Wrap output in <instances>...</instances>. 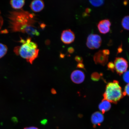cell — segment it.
Wrapping results in <instances>:
<instances>
[{
    "label": "cell",
    "instance_id": "obj_1",
    "mask_svg": "<svg viewBox=\"0 0 129 129\" xmlns=\"http://www.w3.org/2000/svg\"><path fill=\"white\" fill-rule=\"evenodd\" d=\"M20 42L22 45L14 48V51L17 55L26 59L31 64L38 56L39 49L36 43L31 41V38H28L26 40L21 38Z\"/></svg>",
    "mask_w": 129,
    "mask_h": 129
},
{
    "label": "cell",
    "instance_id": "obj_2",
    "mask_svg": "<svg viewBox=\"0 0 129 129\" xmlns=\"http://www.w3.org/2000/svg\"><path fill=\"white\" fill-rule=\"evenodd\" d=\"M124 96L119 82L115 80L107 84L103 94L104 99L114 104H117Z\"/></svg>",
    "mask_w": 129,
    "mask_h": 129
},
{
    "label": "cell",
    "instance_id": "obj_3",
    "mask_svg": "<svg viewBox=\"0 0 129 129\" xmlns=\"http://www.w3.org/2000/svg\"><path fill=\"white\" fill-rule=\"evenodd\" d=\"M102 41V40L100 35L91 34L88 35L87 38L86 45L87 47L90 49H98L101 46Z\"/></svg>",
    "mask_w": 129,
    "mask_h": 129
},
{
    "label": "cell",
    "instance_id": "obj_4",
    "mask_svg": "<svg viewBox=\"0 0 129 129\" xmlns=\"http://www.w3.org/2000/svg\"><path fill=\"white\" fill-rule=\"evenodd\" d=\"M114 64L116 72L120 76L126 71L128 67V62L122 57L116 58Z\"/></svg>",
    "mask_w": 129,
    "mask_h": 129
},
{
    "label": "cell",
    "instance_id": "obj_5",
    "mask_svg": "<svg viewBox=\"0 0 129 129\" xmlns=\"http://www.w3.org/2000/svg\"><path fill=\"white\" fill-rule=\"evenodd\" d=\"M75 39V34L69 29L63 30L61 34V40L64 44H70L73 42Z\"/></svg>",
    "mask_w": 129,
    "mask_h": 129
},
{
    "label": "cell",
    "instance_id": "obj_6",
    "mask_svg": "<svg viewBox=\"0 0 129 129\" xmlns=\"http://www.w3.org/2000/svg\"><path fill=\"white\" fill-rule=\"evenodd\" d=\"M93 59L96 64L104 66L108 61L109 55L105 54L103 50H100L95 54Z\"/></svg>",
    "mask_w": 129,
    "mask_h": 129
},
{
    "label": "cell",
    "instance_id": "obj_7",
    "mask_svg": "<svg viewBox=\"0 0 129 129\" xmlns=\"http://www.w3.org/2000/svg\"><path fill=\"white\" fill-rule=\"evenodd\" d=\"M111 25L110 21L108 19H105L100 21L97 26L100 33L105 34L109 32Z\"/></svg>",
    "mask_w": 129,
    "mask_h": 129
},
{
    "label": "cell",
    "instance_id": "obj_8",
    "mask_svg": "<svg viewBox=\"0 0 129 129\" xmlns=\"http://www.w3.org/2000/svg\"><path fill=\"white\" fill-rule=\"evenodd\" d=\"M71 78L73 82L76 84L81 83L85 79L84 73L80 70H75L72 73Z\"/></svg>",
    "mask_w": 129,
    "mask_h": 129
},
{
    "label": "cell",
    "instance_id": "obj_9",
    "mask_svg": "<svg viewBox=\"0 0 129 129\" xmlns=\"http://www.w3.org/2000/svg\"><path fill=\"white\" fill-rule=\"evenodd\" d=\"M30 7L33 12H40L44 9V3L43 0H33L30 3Z\"/></svg>",
    "mask_w": 129,
    "mask_h": 129
},
{
    "label": "cell",
    "instance_id": "obj_10",
    "mask_svg": "<svg viewBox=\"0 0 129 129\" xmlns=\"http://www.w3.org/2000/svg\"><path fill=\"white\" fill-rule=\"evenodd\" d=\"M104 120V116L101 112H95L91 116V122L94 127H96L97 125H100Z\"/></svg>",
    "mask_w": 129,
    "mask_h": 129
},
{
    "label": "cell",
    "instance_id": "obj_11",
    "mask_svg": "<svg viewBox=\"0 0 129 129\" xmlns=\"http://www.w3.org/2000/svg\"><path fill=\"white\" fill-rule=\"evenodd\" d=\"M111 107L110 102L106 99H104L99 105L98 107L102 114L108 112L110 109Z\"/></svg>",
    "mask_w": 129,
    "mask_h": 129
},
{
    "label": "cell",
    "instance_id": "obj_12",
    "mask_svg": "<svg viewBox=\"0 0 129 129\" xmlns=\"http://www.w3.org/2000/svg\"><path fill=\"white\" fill-rule=\"evenodd\" d=\"M25 4V0H11L10 4L14 9H20Z\"/></svg>",
    "mask_w": 129,
    "mask_h": 129
},
{
    "label": "cell",
    "instance_id": "obj_13",
    "mask_svg": "<svg viewBox=\"0 0 129 129\" xmlns=\"http://www.w3.org/2000/svg\"><path fill=\"white\" fill-rule=\"evenodd\" d=\"M90 4L95 7H100L105 3V0H89Z\"/></svg>",
    "mask_w": 129,
    "mask_h": 129
},
{
    "label": "cell",
    "instance_id": "obj_14",
    "mask_svg": "<svg viewBox=\"0 0 129 129\" xmlns=\"http://www.w3.org/2000/svg\"><path fill=\"white\" fill-rule=\"evenodd\" d=\"M8 48L6 45L0 43V59L3 57L7 53Z\"/></svg>",
    "mask_w": 129,
    "mask_h": 129
},
{
    "label": "cell",
    "instance_id": "obj_15",
    "mask_svg": "<svg viewBox=\"0 0 129 129\" xmlns=\"http://www.w3.org/2000/svg\"><path fill=\"white\" fill-rule=\"evenodd\" d=\"M122 25L125 29L129 30V16H125L122 19Z\"/></svg>",
    "mask_w": 129,
    "mask_h": 129
},
{
    "label": "cell",
    "instance_id": "obj_16",
    "mask_svg": "<svg viewBox=\"0 0 129 129\" xmlns=\"http://www.w3.org/2000/svg\"><path fill=\"white\" fill-rule=\"evenodd\" d=\"M101 75L97 72H94L91 74V78L94 81H98L100 79Z\"/></svg>",
    "mask_w": 129,
    "mask_h": 129
},
{
    "label": "cell",
    "instance_id": "obj_17",
    "mask_svg": "<svg viewBox=\"0 0 129 129\" xmlns=\"http://www.w3.org/2000/svg\"><path fill=\"white\" fill-rule=\"evenodd\" d=\"M123 78L126 83H129V71L125 72L123 75Z\"/></svg>",
    "mask_w": 129,
    "mask_h": 129
},
{
    "label": "cell",
    "instance_id": "obj_18",
    "mask_svg": "<svg viewBox=\"0 0 129 129\" xmlns=\"http://www.w3.org/2000/svg\"><path fill=\"white\" fill-rule=\"evenodd\" d=\"M107 67L108 69H109L112 72H114L115 70L114 64L112 62H109L108 64Z\"/></svg>",
    "mask_w": 129,
    "mask_h": 129
},
{
    "label": "cell",
    "instance_id": "obj_19",
    "mask_svg": "<svg viewBox=\"0 0 129 129\" xmlns=\"http://www.w3.org/2000/svg\"><path fill=\"white\" fill-rule=\"evenodd\" d=\"M123 94L124 96L127 95V96H129V83L125 86Z\"/></svg>",
    "mask_w": 129,
    "mask_h": 129
},
{
    "label": "cell",
    "instance_id": "obj_20",
    "mask_svg": "<svg viewBox=\"0 0 129 129\" xmlns=\"http://www.w3.org/2000/svg\"><path fill=\"white\" fill-rule=\"evenodd\" d=\"M75 59L77 62L79 63H82L83 61V59L81 57L79 56H76L75 58Z\"/></svg>",
    "mask_w": 129,
    "mask_h": 129
},
{
    "label": "cell",
    "instance_id": "obj_21",
    "mask_svg": "<svg viewBox=\"0 0 129 129\" xmlns=\"http://www.w3.org/2000/svg\"><path fill=\"white\" fill-rule=\"evenodd\" d=\"M3 23H4V20H3V17L2 16L1 12H0V30L2 28Z\"/></svg>",
    "mask_w": 129,
    "mask_h": 129
},
{
    "label": "cell",
    "instance_id": "obj_22",
    "mask_svg": "<svg viewBox=\"0 0 129 129\" xmlns=\"http://www.w3.org/2000/svg\"><path fill=\"white\" fill-rule=\"evenodd\" d=\"M77 67L79 68L85 69L84 65L82 63H79L77 64Z\"/></svg>",
    "mask_w": 129,
    "mask_h": 129
},
{
    "label": "cell",
    "instance_id": "obj_23",
    "mask_svg": "<svg viewBox=\"0 0 129 129\" xmlns=\"http://www.w3.org/2000/svg\"><path fill=\"white\" fill-rule=\"evenodd\" d=\"M68 51L70 54H72L74 52V49L72 47H69L68 49Z\"/></svg>",
    "mask_w": 129,
    "mask_h": 129
},
{
    "label": "cell",
    "instance_id": "obj_24",
    "mask_svg": "<svg viewBox=\"0 0 129 129\" xmlns=\"http://www.w3.org/2000/svg\"><path fill=\"white\" fill-rule=\"evenodd\" d=\"M122 45H121L119 47L118 49V53H120L122 52Z\"/></svg>",
    "mask_w": 129,
    "mask_h": 129
},
{
    "label": "cell",
    "instance_id": "obj_25",
    "mask_svg": "<svg viewBox=\"0 0 129 129\" xmlns=\"http://www.w3.org/2000/svg\"><path fill=\"white\" fill-rule=\"evenodd\" d=\"M23 129H39L36 127L32 126L28 127H25Z\"/></svg>",
    "mask_w": 129,
    "mask_h": 129
},
{
    "label": "cell",
    "instance_id": "obj_26",
    "mask_svg": "<svg viewBox=\"0 0 129 129\" xmlns=\"http://www.w3.org/2000/svg\"><path fill=\"white\" fill-rule=\"evenodd\" d=\"M91 9H89V8H87L85 10V13L86 14H89L91 12Z\"/></svg>",
    "mask_w": 129,
    "mask_h": 129
},
{
    "label": "cell",
    "instance_id": "obj_27",
    "mask_svg": "<svg viewBox=\"0 0 129 129\" xmlns=\"http://www.w3.org/2000/svg\"><path fill=\"white\" fill-rule=\"evenodd\" d=\"M51 92H52V93H53V94H55V93H56L55 90L54 89H53L52 90H51Z\"/></svg>",
    "mask_w": 129,
    "mask_h": 129
},
{
    "label": "cell",
    "instance_id": "obj_28",
    "mask_svg": "<svg viewBox=\"0 0 129 129\" xmlns=\"http://www.w3.org/2000/svg\"><path fill=\"white\" fill-rule=\"evenodd\" d=\"M128 42H129V38H128Z\"/></svg>",
    "mask_w": 129,
    "mask_h": 129
}]
</instances>
